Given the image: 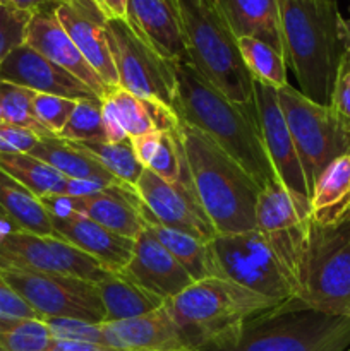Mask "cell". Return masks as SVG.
Segmentation results:
<instances>
[{
	"label": "cell",
	"instance_id": "obj_24",
	"mask_svg": "<svg viewBox=\"0 0 350 351\" xmlns=\"http://www.w3.org/2000/svg\"><path fill=\"white\" fill-rule=\"evenodd\" d=\"M0 170L33 192L36 197L47 195H88L100 191L91 182L72 180L30 153L0 154Z\"/></svg>",
	"mask_w": 350,
	"mask_h": 351
},
{
	"label": "cell",
	"instance_id": "obj_27",
	"mask_svg": "<svg viewBox=\"0 0 350 351\" xmlns=\"http://www.w3.org/2000/svg\"><path fill=\"white\" fill-rule=\"evenodd\" d=\"M31 156L45 161L51 168L72 180L91 182L100 187H122V182L108 173L88 151L72 141L60 137H43L30 151Z\"/></svg>",
	"mask_w": 350,
	"mask_h": 351
},
{
	"label": "cell",
	"instance_id": "obj_42",
	"mask_svg": "<svg viewBox=\"0 0 350 351\" xmlns=\"http://www.w3.org/2000/svg\"><path fill=\"white\" fill-rule=\"evenodd\" d=\"M0 319H7V321H16V319L43 321L41 315L19 293H16L2 278H0Z\"/></svg>",
	"mask_w": 350,
	"mask_h": 351
},
{
	"label": "cell",
	"instance_id": "obj_46",
	"mask_svg": "<svg viewBox=\"0 0 350 351\" xmlns=\"http://www.w3.org/2000/svg\"><path fill=\"white\" fill-rule=\"evenodd\" d=\"M7 3L17 7V9L30 10V12H36L40 9H48V7H55L58 0H7Z\"/></svg>",
	"mask_w": 350,
	"mask_h": 351
},
{
	"label": "cell",
	"instance_id": "obj_50",
	"mask_svg": "<svg viewBox=\"0 0 350 351\" xmlns=\"http://www.w3.org/2000/svg\"><path fill=\"white\" fill-rule=\"evenodd\" d=\"M0 215H5V213H3V209H2V208H0Z\"/></svg>",
	"mask_w": 350,
	"mask_h": 351
},
{
	"label": "cell",
	"instance_id": "obj_41",
	"mask_svg": "<svg viewBox=\"0 0 350 351\" xmlns=\"http://www.w3.org/2000/svg\"><path fill=\"white\" fill-rule=\"evenodd\" d=\"M329 106L350 129V50L343 48L342 60L336 71Z\"/></svg>",
	"mask_w": 350,
	"mask_h": 351
},
{
	"label": "cell",
	"instance_id": "obj_39",
	"mask_svg": "<svg viewBox=\"0 0 350 351\" xmlns=\"http://www.w3.org/2000/svg\"><path fill=\"white\" fill-rule=\"evenodd\" d=\"M50 331L51 338L60 341H75V343H91V345L106 346L105 336H103L102 324L78 321V319L65 317H47L43 319ZM108 348V346H106Z\"/></svg>",
	"mask_w": 350,
	"mask_h": 351
},
{
	"label": "cell",
	"instance_id": "obj_49",
	"mask_svg": "<svg viewBox=\"0 0 350 351\" xmlns=\"http://www.w3.org/2000/svg\"><path fill=\"white\" fill-rule=\"evenodd\" d=\"M0 123H3V113H2V108H0Z\"/></svg>",
	"mask_w": 350,
	"mask_h": 351
},
{
	"label": "cell",
	"instance_id": "obj_52",
	"mask_svg": "<svg viewBox=\"0 0 350 351\" xmlns=\"http://www.w3.org/2000/svg\"><path fill=\"white\" fill-rule=\"evenodd\" d=\"M349 351H350V350H349Z\"/></svg>",
	"mask_w": 350,
	"mask_h": 351
},
{
	"label": "cell",
	"instance_id": "obj_15",
	"mask_svg": "<svg viewBox=\"0 0 350 351\" xmlns=\"http://www.w3.org/2000/svg\"><path fill=\"white\" fill-rule=\"evenodd\" d=\"M40 201L50 216H84L127 239L134 240L144 230L141 201L136 189L129 185L103 187L88 195H47Z\"/></svg>",
	"mask_w": 350,
	"mask_h": 351
},
{
	"label": "cell",
	"instance_id": "obj_10",
	"mask_svg": "<svg viewBox=\"0 0 350 351\" xmlns=\"http://www.w3.org/2000/svg\"><path fill=\"white\" fill-rule=\"evenodd\" d=\"M0 278L19 293L41 319L65 317L103 324L105 311L95 283L58 274L0 267Z\"/></svg>",
	"mask_w": 350,
	"mask_h": 351
},
{
	"label": "cell",
	"instance_id": "obj_20",
	"mask_svg": "<svg viewBox=\"0 0 350 351\" xmlns=\"http://www.w3.org/2000/svg\"><path fill=\"white\" fill-rule=\"evenodd\" d=\"M127 26L168 62H189L175 0H127Z\"/></svg>",
	"mask_w": 350,
	"mask_h": 351
},
{
	"label": "cell",
	"instance_id": "obj_51",
	"mask_svg": "<svg viewBox=\"0 0 350 351\" xmlns=\"http://www.w3.org/2000/svg\"><path fill=\"white\" fill-rule=\"evenodd\" d=\"M0 2H7V0H0Z\"/></svg>",
	"mask_w": 350,
	"mask_h": 351
},
{
	"label": "cell",
	"instance_id": "obj_17",
	"mask_svg": "<svg viewBox=\"0 0 350 351\" xmlns=\"http://www.w3.org/2000/svg\"><path fill=\"white\" fill-rule=\"evenodd\" d=\"M58 23L108 89L119 86L108 43V19L93 0H58Z\"/></svg>",
	"mask_w": 350,
	"mask_h": 351
},
{
	"label": "cell",
	"instance_id": "obj_7",
	"mask_svg": "<svg viewBox=\"0 0 350 351\" xmlns=\"http://www.w3.org/2000/svg\"><path fill=\"white\" fill-rule=\"evenodd\" d=\"M297 300L307 308L350 317V218L336 225L309 221Z\"/></svg>",
	"mask_w": 350,
	"mask_h": 351
},
{
	"label": "cell",
	"instance_id": "obj_44",
	"mask_svg": "<svg viewBox=\"0 0 350 351\" xmlns=\"http://www.w3.org/2000/svg\"><path fill=\"white\" fill-rule=\"evenodd\" d=\"M108 21L126 19L127 0H93Z\"/></svg>",
	"mask_w": 350,
	"mask_h": 351
},
{
	"label": "cell",
	"instance_id": "obj_11",
	"mask_svg": "<svg viewBox=\"0 0 350 351\" xmlns=\"http://www.w3.org/2000/svg\"><path fill=\"white\" fill-rule=\"evenodd\" d=\"M108 43L119 88L175 110L177 79L174 62L154 53L124 19L108 21Z\"/></svg>",
	"mask_w": 350,
	"mask_h": 351
},
{
	"label": "cell",
	"instance_id": "obj_22",
	"mask_svg": "<svg viewBox=\"0 0 350 351\" xmlns=\"http://www.w3.org/2000/svg\"><path fill=\"white\" fill-rule=\"evenodd\" d=\"M102 331L117 351H191L165 304L139 317L103 322Z\"/></svg>",
	"mask_w": 350,
	"mask_h": 351
},
{
	"label": "cell",
	"instance_id": "obj_21",
	"mask_svg": "<svg viewBox=\"0 0 350 351\" xmlns=\"http://www.w3.org/2000/svg\"><path fill=\"white\" fill-rule=\"evenodd\" d=\"M55 7L40 9L33 12L27 26L26 45L43 55L58 67L65 69L69 74L84 82L89 89L96 93L100 98L106 95L108 88L102 81L95 69L88 64L74 41L71 40L62 24L55 16Z\"/></svg>",
	"mask_w": 350,
	"mask_h": 351
},
{
	"label": "cell",
	"instance_id": "obj_43",
	"mask_svg": "<svg viewBox=\"0 0 350 351\" xmlns=\"http://www.w3.org/2000/svg\"><path fill=\"white\" fill-rule=\"evenodd\" d=\"M40 137L10 123H0V154L30 153Z\"/></svg>",
	"mask_w": 350,
	"mask_h": 351
},
{
	"label": "cell",
	"instance_id": "obj_32",
	"mask_svg": "<svg viewBox=\"0 0 350 351\" xmlns=\"http://www.w3.org/2000/svg\"><path fill=\"white\" fill-rule=\"evenodd\" d=\"M0 208L23 232L57 237L50 215L41 204L40 197H36L33 192L27 191L24 185L2 170H0Z\"/></svg>",
	"mask_w": 350,
	"mask_h": 351
},
{
	"label": "cell",
	"instance_id": "obj_45",
	"mask_svg": "<svg viewBox=\"0 0 350 351\" xmlns=\"http://www.w3.org/2000/svg\"><path fill=\"white\" fill-rule=\"evenodd\" d=\"M47 351H117L106 346L91 345V343H75V341H60V339H54L48 346Z\"/></svg>",
	"mask_w": 350,
	"mask_h": 351
},
{
	"label": "cell",
	"instance_id": "obj_2",
	"mask_svg": "<svg viewBox=\"0 0 350 351\" xmlns=\"http://www.w3.org/2000/svg\"><path fill=\"white\" fill-rule=\"evenodd\" d=\"M285 60L299 91L329 106L343 55L338 0H277Z\"/></svg>",
	"mask_w": 350,
	"mask_h": 351
},
{
	"label": "cell",
	"instance_id": "obj_23",
	"mask_svg": "<svg viewBox=\"0 0 350 351\" xmlns=\"http://www.w3.org/2000/svg\"><path fill=\"white\" fill-rule=\"evenodd\" d=\"M50 219L58 239L78 247L79 250L98 261L110 273H122L129 264L132 257V239L110 232L108 228L84 216H50Z\"/></svg>",
	"mask_w": 350,
	"mask_h": 351
},
{
	"label": "cell",
	"instance_id": "obj_48",
	"mask_svg": "<svg viewBox=\"0 0 350 351\" xmlns=\"http://www.w3.org/2000/svg\"><path fill=\"white\" fill-rule=\"evenodd\" d=\"M342 40L343 48L350 50V16L342 17Z\"/></svg>",
	"mask_w": 350,
	"mask_h": 351
},
{
	"label": "cell",
	"instance_id": "obj_40",
	"mask_svg": "<svg viewBox=\"0 0 350 351\" xmlns=\"http://www.w3.org/2000/svg\"><path fill=\"white\" fill-rule=\"evenodd\" d=\"M75 105H78L75 99L62 98V96L54 95H41V93H34L33 98V108L38 120H40L54 136H58V134L62 132L65 123L71 119Z\"/></svg>",
	"mask_w": 350,
	"mask_h": 351
},
{
	"label": "cell",
	"instance_id": "obj_3",
	"mask_svg": "<svg viewBox=\"0 0 350 351\" xmlns=\"http://www.w3.org/2000/svg\"><path fill=\"white\" fill-rule=\"evenodd\" d=\"M178 136L192 189L216 235L256 230L259 185L201 130L180 122Z\"/></svg>",
	"mask_w": 350,
	"mask_h": 351
},
{
	"label": "cell",
	"instance_id": "obj_37",
	"mask_svg": "<svg viewBox=\"0 0 350 351\" xmlns=\"http://www.w3.org/2000/svg\"><path fill=\"white\" fill-rule=\"evenodd\" d=\"M57 137L64 141H72V143H103L106 141L102 117V99L78 101L71 119Z\"/></svg>",
	"mask_w": 350,
	"mask_h": 351
},
{
	"label": "cell",
	"instance_id": "obj_1",
	"mask_svg": "<svg viewBox=\"0 0 350 351\" xmlns=\"http://www.w3.org/2000/svg\"><path fill=\"white\" fill-rule=\"evenodd\" d=\"M175 79L174 112L178 120L206 134L253 177L261 191L277 182L261 136L256 106L229 99L189 62H175Z\"/></svg>",
	"mask_w": 350,
	"mask_h": 351
},
{
	"label": "cell",
	"instance_id": "obj_28",
	"mask_svg": "<svg viewBox=\"0 0 350 351\" xmlns=\"http://www.w3.org/2000/svg\"><path fill=\"white\" fill-rule=\"evenodd\" d=\"M237 38H256L283 53L277 0H216Z\"/></svg>",
	"mask_w": 350,
	"mask_h": 351
},
{
	"label": "cell",
	"instance_id": "obj_19",
	"mask_svg": "<svg viewBox=\"0 0 350 351\" xmlns=\"http://www.w3.org/2000/svg\"><path fill=\"white\" fill-rule=\"evenodd\" d=\"M120 274L163 302L194 283L182 264L146 228L134 239L132 257Z\"/></svg>",
	"mask_w": 350,
	"mask_h": 351
},
{
	"label": "cell",
	"instance_id": "obj_38",
	"mask_svg": "<svg viewBox=\"0 0 350 351\" xmlns=\"http://www.w3.org/2000/svg\"><path fill=\"white\" fill-rule=\"evenodd\" d=\"M33 12L0 2V64L16 48L26 43L27 26Z\"/></svg>",
	"mask_w": 350,
	"mask_h": 351
},
{
	"label": "cell",
	"instance_id": "obj_30",
	"mask_svg": "<svg viewBox=\"0 0 350 351\" xmlns=\"http://www.w3.org/2000/svg\"><path fill=\"white\" fill-rule=\"evenodd\" d=\"M132 146L143 168L153 171L165 182H180L189 178L185 154L177 130H153L134 137Z\"/></svg>",
	"mask_w": 350,
	"mask_h": 351
},
{
	"label": "cell",
	"instance_id": "obj_12",
	"mask_svg": "<svg viewBox=\"0 0 350 351\" xmlns=\"http://www.w3.org/2000/svg\"><path fill=\"white\" fill-rule=\"evenodd\" d=\"M0 267L58 274L98 283L110 273L98 261L58 237L14 232L0 243Z\"/></svg>",
	"mask_w": 350,
	"mask_h": 351
},
{
	"label": "cell",
	"instance_id": "obj_6",
	"mask_svg": "<svg viewBox=\"0 0 350 351\" xmlns=\"http://www.w3.org/2000/svg\"><path fill=\"white\" fill-rule=\"evenodd\" d=\"M165 305L185 345L199 351L229 338L244 322L278 304L232 281L206 278L194 281Z\"/></svg>",
	"mask_w": 350,
	"mask_h": 351
},
{
	"label": "cell",
	"instance_id": "obj_36",
	"mask_svg": "<svg viewBox=\"0 0 350 351\" xmlns=\"http://www.w3.org/2000/svg\"><path fill=\"white\" fill-rule=\"evenodd\" d=\"M51 341L43 321L0 319V351H47Z\"/></svg>",
	"mask_w": 350,
	"mask_h": 351
},
{
	"label": "cell",
	"instance_id": "obj_29",
	"mask_svg": "<svg viewBox=\"0 0 350 351\" xmlns=\"http://www.w3.org/2000/svg\"><path fill=\"white\" fill-rule=\"evenodd\" d=\"M141 218H143L144 228L182 264L189 276L194 281L206 280V278H216L215 259H213L209 242L196 239L189 233L178 232V230L168 228L161 225L141 202L139 206Z\"/></svg>",
	"mask_w": 350,
	"mask_h": 351
},
{
	"label": "cell",
	"instance_id": "obj_26",
	"mask_svg": "<svg viewBox=\"0 0 350 351\" xmlns=\"http://www.w3.org/2000/svg\"><path fill=\"white\" fill-rule=\"evenodd\" d=\"M350 218V153L333 160L316 180L309 199V221L336 225Z\"/></svg>",
	"mask_w": 350,
	"mask_h": 351
},
{
	"label": "cell",
	"instance_id": "obj_47",
	"mask_svg": "<svg viewBox=\"0 0 350 351\" xmlns=\"http://www.w3.org/2000/svg\"><path fill=\"white\" fill-rule=\"evenodd\" d=\"M14 232H19L16 223H14L7 215H0V243Z\"/></svg>",
	"mask_w": 350,
	"mask_h": 351
},
{
	"label": "cell",
	"instance_id": "obj_35",
	"mask_svg": "<svg viewBox=\"0 0 350 351\" xmlns=\"http://www.w3.org/2000/svg\"><path fill=\"white\" fill-rule=\"evenodd\" d=\"M33 98L34 93L30 89L0 81V108L3 113V122L30 130L40 139L57 137L38 120L33 108Z\"/></svg>",
	"mask_w": 350,
	"mask_h": 351
},
{
	"label": "cell",
	"instance_id": "obj_14",
	"mask_svg": "<svg viewBox=\"0 0 350 351\" xmlns=\"http://www.w3.org/2000/svg\"><path fill=\"white\" fill-rule=\"evenodd\" d=\"M254 106L261 127L264 147L278 182L287 189L299 211L309 219V192L304 170L295 149L285 117L278 103L277 89L254 81Z\"/></svg>",
	"mask_w": 350,
	"mask_h": 351
},
{
	"label": "cell",
	"instance_id": "obj_33",
	"mask_svg": "<svg viewBox=\"0 0 350 351\" xmlns=\"http://www.w3.org/2000/svg\"><path fill=\"white\" fill-rule=\"evenodd\" d=\"M239 50L254 81L275 89L288 84L287 60L277 48L256 38H239Z\"/></svg>",
	"mask_w": 350,
	"mask_h": 351
},
{
	"label": "cell",
	"instance_id": "obj_8",
	"mask_svg": "<svg viewBox=\"0 0 350 351\" xmlns=\"http://www.w3.org/2000/svg\"><path fill=\"white\" fill-rule=\"evenodd\" d=\"M277 93L309 192H312L321 171L333 160L350 153V129L331 106L312 101L294 86L287 84Z\"/></svg>",
	"mask_w": 350,
	"mask_h": 351
},
{
	"label": "cell",
	"instance_id": "obj_25",
	"mask_svg": "<svg viewBox=\"0 0 350 351\" xmlns=\"http://www.w3.org/2000/svg\"><path fill=\"white\" fill-rule=\"evenodd\" d=\"M102 99L110 106L129 139L153 130H177L180 127V120L174 110L153 99L132 95L119 86L108 89Z\"/></svg>",
	"mask_w": 350,
	"mask_h": 351
},
{
	"label": "cell",
	"instance_id": "obj_31",
	"mask_svg": "<svg viewBox=\"0 0 350 351\" xmlns=\"http://www.w3.org/2000/svg\"><path fill=\"white\" fill-rule=\"evenodd\" d=\"M95 287L105 311V322L139 317L156 311L165 304L163 300L137 287L120 273L108 274L102 281L95 283Z\"/></svg>",
	"mask_w": 350,
	"mask_h": 351
},
{
	"label": "cell",
	"instance_id": "obj_5",
	"mask_svg": "<svg viewBox=\"0 0 350 351\" xmlns=\"http://www.w3.org/2000/svg\"><path fill=\"white\" fill-rule=\"evenodd\" d=\"M189 64L239 105H254V79L239 50V38L216 0H175Z\"/></svg>",
	"mask_w": 350,
	"mask_h": 351
},
{
	"label": "cell",
	"instance_id": "obj_16",
	"mask_svg": "<svg viewBox=\"0 0 350 351\" xmlns=\"http://www.w3.org/2000/svg\"><path fill=\"white\" fill-rule=\"evenodd\" d=\"M134 189L144 208L161 225L189 233L202 242H211L216 237L215 228L192 189L191 177L170 184L144 168Z\"/></svg>",
	"mask_w": 350,
	"mask_h": 351
},
{
	"label": "cell",
	"instance_id": "obj_9",
	"mask_svg": "<svg viewBox=\"0 0 350 351\" xmlns=\"http://www.w3.org/2000/svg\"><path fill=\"white\" fill-rule=\"evenodd\" d=\"M209 249L216 278L232 281L278 305L297 298L280 261L257 230L216 235Z\"/></svg>",
	"mask_w": 350,
	"mask_h": 351
},
{
	"label": "cell",
	"instance_id": "obj_4",
	"mask_svg": "<svg viewBox=\"0 0 350 351\" xmlns=\"http://www.w3.org/2000/svg\"><path fill=\"white\" fill-rule=\"evenodd\" d=\"M350 317L307 308L292 298L244 322L239 331L199 351H349Z\"/></svg>",
	"mask_w": 350,
	"mask_h": 351
},
{
	"label": "cell",
	"instance_id": "obj_34",
	"mask_svg": "<svg viewBox=\"0 0 350 351\" xmlns=\"http://www.w3.org/2000/svg\"><path fill=\"white\" fill-rule=\"evenodd\" d=\"M82 149L88 151L112 177L129 187H136L141 173H143V165L137 160L134 153L132 141L124 139L119 143H75Z\"/></svg>",
	"mask_w": 350,
	"mask_h": 351
},
{
	"label": "cell",
	"instance_id": "obj_13",
	"mask_svg": "<svg viewBox=\"0 0 350 351\" xmlns=\"http://www.w3.org/2000/svg\"><path fill=\"white\" fill-rule=\"evenodd\" d=\"M256 230L280 261L297 297V281L307 242L309 219L299 211L280 182L259 192L256 202Z\"/></svg>",
	"mask_w": 350,
	"mask_h": 351
},
{
	"label": "cell",
	"instance_id": "obj_18",
	"mask_svg": "<svg viewBox=\"0 0 350 351\" xmlns=\"http://www.w3.org/2000/svg\"><path fill=\"white\" fill-rule=\"evenodd\" d=\"M0 81L21 86L33 93L62 96V98L75 99V101L102 99L84 82L45 58L26 43L16 48L0 64Z\"/></svg>",
	"mask_w": 350,
	"mask_h": 351
}]
</instances>
